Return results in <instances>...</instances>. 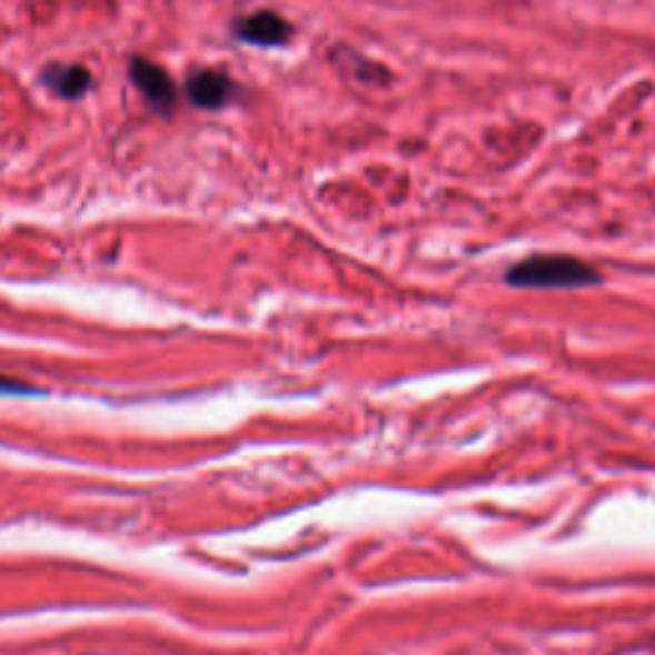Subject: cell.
Listing matches in <instances>:
<instances>
[{"label":"cell","mask_w":655,"mask_h":655,"mask_svg":"<svg viewBox=\"0 0 655 655\" xmlns=\"http://www.w3.org/2000/svg\"><path fill=\"white\" fill-rule=\"evenodd\" d=\"M0 393H27V387L16 385V381L0 377Z\"/></svg>","instance_id":"cell-6"},{"label":"cell","mask_w":655,"mask_h":655,"mask_svg":"<svg viewBox=\"0 0 655 655\" xmlns=\"http://www.w3.org/2000/svg\"><path fill=\"white\" fill-rule=\"evenodd\" d=\"M505 282L520 289H582L602 282V275L589 261L566 254H535L507 269Z\"/></svg>","instance_id":"cell-1"},{"label":"cell","mask_w":655,"mask_h":655,"mask_svg":"<svg viewBox=\"0 0 655 655\" xmlns=\"http://www.w3.org/2000/svg\"><path fill=\"white\" fill-rule=\"evenodd\" d=\"M41 82H44L47 88H52L59 98L75 100L88 92L92 78L80 64H52L41 75Z\"/></svg>","instance_id":"cell-5"},{"label":"cell","mask_w":655,"mask_h":655,"mask_svg":"<svg viewBox=\"0 0 655 655\" xmlns=\"http://www.w3.org/2000/svg\"><path fill=\"white\" fill-rule=\"evenodd\" d=\"M131 80L136 82V88L143 92V98L149 100L151 108L165 116L172 113L177 106V90L172 78H169L161 67L149 62V59L136 57L131 62Z\"/></svg>","instance_id":"cell-2"},{"label":"cell","mask_w":655,"mask_h":655,"mask_svg":"<svg viewBox=\"0 0 655 655\" xmlns=\"http://www.w3.org/2000/svg\"><path fill=\"white\" fill-rule=\"evenodd\" d=\"M185 90L192 106L218 110L231 103V98L236 96V82L218 70H200L187 80Z\"/></svg>","instance_id":"cell-4"},{"label":"cell","mask_w":655,"mask_h":655,"mask_svg":"<svg viewBox=\"0 0 655 655\" xmlns=\"http://www.w3.org/2000/svg\"><path fill=\"white\" fill-rule=\"evenodd\" d=\"M236 37L244 41V44L254 47H282L292 37V27L285 16L275 11H257L244 16L241 21L236 23Z\"/></svg>","instance_id":"cell-3"}]
</instances>
